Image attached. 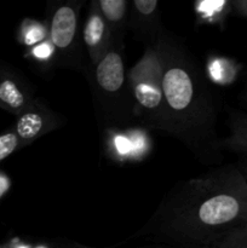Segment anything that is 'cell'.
Returning a JSON list of instances; mask_svg holds the SVG:
<instances>
[{"label":"cell","mask_w":247,"mask_h":248,"mask_svg":"<svg viewBox=\"0 0 247 248\" xmlns=\"http://www.w3.org/2000/svg\"><path fill=\"white\" fill-rule=\"evenodd\" d=\"M247 222V179L235 165L174 184L138 236L170 246L210 248Z\"/></svg>","instance_id":"1"},{"label":"cell","mask_w":247,"mask_h":248,"mask_svg":"<svg viewBox=\"0 0 247 248\" xmlns=\"http://www.w3.org/2000/svg\"><path fill=\"white\" fill-rule=\"evenodd\" d=\"M154 46L161 64L166 133L201 161H215L222 148L216 132L217 107L198 61L166 29Z\"/></svg>","instance_id":"2"},{"label":"cell","mask_w":247,"mask_h":248,"mask_svg":"<svg viewBox=\"0 0 247 248\" xmlns=\"http://www.w3.org/2000/svg\"><path fill=\"white\" fill-rule=\"evenodd\" d=\"M87 79L101 124L126 127L137 120L126 74L124 41H114L104 57L87 70Z\"/></svg>","instance_id":"3"},{"label":"cell","mask_w":247,"mask_h":248,"mask_svg":"<svg viewBox=\"0 0 247 248\" xmlns=\"http://www.w3.org/2000/svg\"><path fill=\"white\" fill-rule=\"evenodd\" d=\"M136 119L145 127L166 133V109L162 92L161 64L154 45L145 51L127 74Z\"/></svg>","instance_id":"4"},{"label":"cell","mask_w":247,"mask_h":248,"mask_svg":"<svg viewBox=\"0 0 247 248\" xmlns=\"http://www.w3.org/2000/svg\"><path fill=\"white\" fill-rule=\"evenodd\" d=\"M81 0L57 1L48 9L47 39L55 50L56 61L64 68H84L79 17Z\"/></svg>","instance_id":"5"},{"label":"cell","mask_w":247,"mask_h":248,"mask_svg":"<svg viewBox=\"0 0 247 248\" xmlns=\"http://www.w3.org/2000/svg\"><path fill=\"white\" fill-rule=\"evenodd\" d=\"M65 120L41 99L35 98L23 111L16 116L11 128L16 133L21 148L64 125Z\"/></svg>","instance_id":"6"},{"label":"cell","mask_w":247,"mask_h":248,"mask_svg":"<svg viewBox=\"0 0 247 248\" xmlns=\"http://www.w3.org/2000/svg\"><path fill=\"white\" fill-rule=\"evenodd\" d=\"M35 98L31 82L14 67L0 62V109L17 116Z\"/></svg>","instance_id":"7"},{"label":"cell","mask_w":247,"mask_h":248,"mask_svg":"<svg viewBox=\"0 0 247 248\" xmlns=\"http://www.w3.org/2000/svg\"><path fill=\"white\" fill-rule=\"evenodd\" d=\"M128 29L133 31L145 43V45H154L161 35L162 28L160 18L159 1L156 0H133L130 2Z\"/></svg>","instance_id":"8"},{"label":"cell","mask_w":247,"mask_h":248,"mask_svg":"<svg viewBox=\"0 0 247 248\" xmlns=\"http://www.w3.org/2000/svg\"><path fill=\"white\" fill-rule=\"evenodd\" d=\"M113 43V36L99 12L96 0H92L82 29V44L86 48L91 65L96 64L104 57Z\"/></svg>","instance_id":"9"},{"label":"cell","mask_w":247,"mask_h":248,"mask_svg":"<svg viewBox=\"0 0 247 248\" xmlns=\"http://www.w3.org/2000/svg\"><path fill=\"white\" fill-rule=\"evenodd\" d=\"M102 17L110 31L113 41H124L128 27L130 2L126 0H96Z\"/></svg>","instance_id":"10"},{"label":"cell","mask_w":247,"mask_h":248,"mask_svg":"<svg viewBox=\"0 0 247 248\" xmlns=\"http://www.w3.org/2000/svg\"><path fill=\"white\" fill-rule=\"evenodd\" d=\"M196 15L201 22L222 24L232 12L230 0L220 1H200L196 4Z\"/></svg>","instance_id":"11"},{"label":"cell","mask_w":247,"mask_h":248,"mask_svg":"<svg viewBox=\"0 0 247 248\" xmlns=\"http://www.w3.org/2000/svg\"><path fill=\"white\" fill-rule=\"evenodd\" d=\"M229 128L230 133L222 142V147L235 152L247 153V115H232Z\"/></svg>","instance_id":"12"},{"label":"cell","mask_w":247,"mask_h":248,"mask_svg":"<svg viewBox=\"0 0 247 248\" xmlns=\"http://www.w3.org/2000/svg\"><path fill=\"white\" fill-rule=\"evenodd\" d=\"M47 39V28L31 19H26L18 31V40L27 46H35Z\"/></svg>","instance_id":"13"},{"label":"cell","mask_w":247,"mask_h":248,"mask_svg":"<svg viewBox=\"0 0 247 248\" xmlns=\"http://www.w3.org/2000/svg\"><path fill=\"white\" fill-rule=\"evenodd\" d=\"M18 149H21V145L14 131L9 130L0 135V162Z\"/></svg>","instance_id":"14"},{"label":"cell","mask_w":247,"mask_h":248,"mask_svg":"<svg viewBox=\"0 0 247 248\" xmlns=\"http://www.w3.org/2000/svg\"><path fill=\"white\" fill-rule=\"evenodd\" d=\"M219 242H228V244H237L245 245L247 246V222L240 225L239 228L230 232L222 241Z\"/></svg>","instance_id":"15"},{"label":"cell","mask_w":247,"mask_h":248,"mask_svg":"<svg viewBox=\"0 0 247 248\" xmlns=\"http://www.w3.org/2000/svg\"><path fill=\"white\" fill-rule=\"evenodd\" d=\"M230 2L232 12L247 19V0H230Z\"/></svg>","instance_id":"16"},{"label":"cell","mask_w":247,"mask_h":248,"mask_svg":"<svg viewBox=\"0 0 247 248\" xmlns=\"http://www.w3.org/2000/svg\"><path fill=\"white\" fill-rule=\"evenodd\" d=\"M210 248H247L245 245H237V244H228V242H218L213 247Z\"/></svg>","instance_id":"17"},{"label":"cell","mask_w":247,"mask_h":248,"mask_svg":"<svg viewBox=\"0 0 247 248\" xmlns=\"http://www.w3.org/2000/svg\"><path fill=\"white\" fill-rule=\"evenodd\" d=\"M62 248H97V247H91V246H86V245L77 244V242H73V244L65 245V246Z\"/></svg>","instance_id":"18"},{"label":"cell","mask_w":247,"mask_h":248,"mask_svg":"<svg viewBox=\"0 0 247 248\" xmlns=\"http://www.w3.org/2000/svg\"><path fill=\"white\" fill-rule=\"evenodd\" d=\"M139 248H186V247H178V246H170V245H157V246H147V247H139Z\"/></svg>","instance_id":"19"},{"label":"cell","mask_w":247,"mask_h":248,"mask_svg":"<svg viewBox=\"0 0 247 248\" xmlns=\"http://www.w3.org/2000/svg\"><path fill=\"white\" fill-rule=\"evenodd\" d=\"M0 248H7L6 246H2V245H0Z\"/></svg>","instance_id":"20"}]
</instances>
